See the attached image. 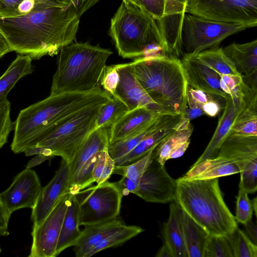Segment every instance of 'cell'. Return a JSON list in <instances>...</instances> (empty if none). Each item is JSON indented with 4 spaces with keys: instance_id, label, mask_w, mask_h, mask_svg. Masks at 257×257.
Segmentation results:
<instances>
[{
    "instance_id": "6da1fadb",
    "label": "cell",
    "mask_w": 257,
    "mask_h": 257,
    "mask_svg": "<svg viewBox=\"0 0 257 257\" xmlns=\"http://www.w3.org/2000/svg\"><path fill=\"white\" fill-rule=\"evenodd\" d=\"M79 18L72 3H42L26 15L1 18L0 30L13 51L38 60L75 40Z\"/></svg>"
},
{
    "instance_id": "7a4b0ae2",
    "label": "cell",
    "mask_w": 257,
    "mask_h": 257,
    "mask_svg": "<svg viewBox=\"0 0 257 257\" xmlns=\"http://www.w3.org/2000/svg\"><path fill=\"white\" fill-rule=\"evenodd\" d=\"M112 96L101 88L88 92L50 94L22 109L14 123L11 145L15 153H25L58 125L88 107L104 104Z\"/></svg>"
},
{
    "instance_id": "3957f363",
    "label": "cell",
    "mask_w": 257,
    "mask_h": 257,
    "mask_svg": "<svg viewBox=\"0 0 257 257\" xmlns=\"http://www.w3.org/2000/svg\"><path fill=\"white\" fill-rule=\"evenodd\" d=\"M132 64L136 79L158 106L184 115L188 84L179 58L160 54L138 58Z\"/></svg>"
},
{
    "instance_id": "277c9868",
    "label": "cell",
    "mask_w": 257,
    "mask_h": 257,
    "mask_svg": "<svg viewBox=\"0 0 257 257\" xmlns=\"http://www.w3.org/2000/svg\"><path fill=\"white\" fill-rule=\"evenodd\" d=\"M109 35L119 55L137 59L162 54L168 48L157 20L143 8L122 1L111 19Z\"/></svg>"
},
{
    "instance_id": "5b68a950",
    "label": "cell",
    "mask_w": 257,
    "mask_h": 257,
    "mask_svg": "<svg viewBox=\"0 0 257 257\" xmlns=\"http://www.w3.org/2000/svg\"><path fill=\"white\" fill-rule=\"evenodd\" d=\"M177 181L176 201L182 209L209 234L226 235L238 227L234 216L226 206L218 178Z\"/></svg>"
},
{
    "instance_id": "8992f818",
    "label": "cell",
    "mask_w": 257,
    "mask_h": 257,
    "mask_svg": "<svg viewBox=\"0 0 257 257\" xmlns=\"http://www.w3.org/2000/svg\"><path fill=\"white\" fill-rule=\"evenodd\" d=\"M110 49L88 42L72 43L59 52L50 94L88 92L101 88L100 79Z\"/></svg>"
},
{
    "instance_id": "52a82bcc",
    "label": "cell",
    "mask_w": 257,
    "mask_h": 257,
    "mask_svg": "<svg viewBox=\"0 0 257 257\" xmlns=\"http://www.w3.org/2000/svg\"><path fill=\"white\" fill-rule=\"evenodd\" d=\"M102 104L88 107L74 114L44 136L34 148L26 151L25 155L40 154L49 160L59 156L69 164L89 135L96 129Z\"/></svg>"
},
{
    "instance_id": "ba28073f",
    "label": "cell",
    "mask_w": 257,
    "mask_h": 257,
    "mask_svg": "<svg viewBox=\"0 0 257 257\" xmlns=\"http://www.w3.org/2000/svg\"><path fill=\"white\" fill-rule=\"evenodd\" d=\"M249 28L243 23L215 21L186 13L181 30L182 50L186 54L195 55L218 48L227 37Z\"/></svg>"
},
{
    "instance_id": "9c48e42d",
    "label": "cell",
    "mask_w": 257,
    "mask_h": 257,
    "mask_svg": "<svg viewBox=\"0 0 257 257\" xmlns=\"http://www.w3.org/2000/svg\"><path fill=\"white\" fill-rule=\"evenodd\" d=\"M79 202V222L87 225L116 218L123 195L114 182L106 181L75 194Z\"/></svg>"
},
{
    "instance_id": "30bf717a",
    "label": "cell",
    "mask_w": 257,
    "mask_h": 257,
    "mask_svg": "<svg viewBox=\"0 0 257 257\" xmlns=\"http://www.w3.org/2000/svg\"><path fill=\"white\" fill-rule=\"evenodd\" d=\"M185 13L251 28L257 25V0H188Z\"/></svg>"
},
{
    "instance_id": "8fae6325",
    "label": "cell",
    "mask_w": 257,
    "mask_h": 257,
    "mask_svg": "<svg viewBox=\"0 0 257 257\" xmlns=\"http://www.w3.org/2000/svg\"><path fill=\"white\" fill-rule=\"evenodd\" d=\"M70 193L63 195L39 225L33 227L30 257H55Z\"/></svg>"
},
{
    "instance_id": "7c38bea8",
    "label": "cell",
    "mask_w": 257,
    "mask_h": 257,
    "mask_svg": "<svg viewBox=\"0 0 257 257\" xmlns=\"http://www.w3.org/2000/svg\"><path fill=\"white\" fill-rule=\"evenodd\" d=\"M177 183L165 165L155 158L139 182L135 194L149 202L167 203L175 201Z\"/></svg>"
},
{
    "instance_id": "4fadbf2b",
    "label": "cell",
    "mask_w": 257,
    "mask_h": 257,
    "mask_svg": "<svg viewBox=\"0 0 257 257\" xmlns=\"http://www.w3.org/2000/svg\"><path fill=\"white\" fill-rule=\"evenodd\" d=\"M42 188L36 172L26 168L15 177L8 188L0 193V200L11 214L23 208L32 209L37 203Z\"/></svg>"
},
{
    "instance_id": "5bb4252c",
    "label": "cell",
    "mask_w": 257,
    "mask_h": 257,
    "mask_svg": "<svg viewBox=\"0 0 257 257\" xmlns=\"http://www.w3.org/2000/svg\"><path fill=\"white\" fill-rule=\"evenodd\" d=\"M224 100V110L214 133L205 150L194 164L216 157L220 146L230 134L231 127L239 114L247 106L257 104L256 100L246 95L244 97L228 95Z\"/></svg>"
},
{
    "instance_id": "9a60e30c",
    "label": "cell",
    "mask_w": 257,
    "mask_h": 257,
    "mask_svg": "<svg viewBox=\"0 0 257 257\" xmlns=\"http://www.w3.org/2000/svg\"><path fill=\"white\" fill-rule=\"evenodd\" d=\"M69 165L62 160L61 165L51 181L42 187L37 203L32 209L33 227L40 224L53 209L59 199L69 193Z\"/></svg>"
},
{
    "instance_id": "2e32d148",
    "label": "cell",
    "mask_w": 257,
    "mask_h": 257,
    "mask_svg": "<svg viewBox=\"0 0 257 257\" xmlns=\"http://www.w3.org/2000/svg\"><path fill=\"white\" fill-rule=\"evenodd\" d=\"M116 67L119 80L113 97L121 100L127 106L128 111L146 107L171 113L158 106L143 89L133 74L132 62L118 64Z\"/></svg>"
},
{
    "instance_id": "e0dca14e",
    "label": "cell",
    "mask_w": 257,
    "mask_h": 257,
    "mask_svg": "<svg viewBox=\"0 0 257 257\" xmlns=\"http://www.w3.org/2000/svg\"><path fill=\"white\" fill-rule=\"evenodd\" d=\"M217 156L232 161L240 173L257 169V136L230 133L220 146Z\"/></svg>"
},
{
    "instance_id": "ac0fdd59",
    "label": "cell",
    "mask_w": 257,
    "mask_h": 257,
    "mask_svg": "<svg viewBox=\"0 0 257 257\" xmlns=\"http://www.w3.org/2000/svg\"><path fill=\"white\" fill-rule=\"evenodd\" d=\"M181 60L188 84L211 96L224 99L228 95L220 85L221 75L197 59L195 56L184 54Z\"/></svg>"
},
{
    "instance_id": "d6986e66",
    "label": "cell",
    "mask_w": 257,
    "mask_h": 257,
    "mask_svg": "<svg viewBox=\"0 0 257 257\" xmlns=\"http://www.w3.org/2000/svg\"><path fill=\"white\" fill-rule=\"evenodd\" d=\"M188 0H165L164 16L158 23L166 43L168 54L179 58L182 54L181 30Z\"/></svg>"
},
{
    "instance_id": "ffe728a7",
    "label": "cell",
    "mask_w": 257,
    "mask_h": 257,
    "mask_svg": "<svg viewBox=\"0 0 257 257\" xmlns=\"http://www.w3.org/2000/svg\"><path fill=\"white\" fill-rule=\"evenodd\" d=\"M222 49L234 63L243 81L257 89V40L243 44L233 43Z\"/></svg>"
},
{
    "instance_id": "44dd1931",
    "label": "cell",
    "mask_w": 257,
    "mask_h": 257,
    "mask_svg": "<svg viewBox=\"0 0 257 257\" xmlns=\"http://www.w3.org/2000/svg\"><path fill=\"white\" fill-rule=\"evenodd\" d=\"M166 113H168L146 107L128 111L109 128L108 144L123 140L138 132L153 122L160 115Z\"/></svg>"
},
{
    "instance_id": "7402d4cb",
    "label": "cell",
    "mask_w": 257,
    "mask_h": 257,
    "mask_svg": "<svg viewBox=\"0 0 257 257\" xmlns=\"http://www.w3.org/2000/svg\"><path fill=\"white\" fill-rule=\"evenodd\" d=\"M183 115L163 114L153 122L131 136L120 141L108 144L107 151L114 162L132 150L143 139L154 132L178 123Z\"/></svg>"
},
{
    "instance_id": "603a6c76",
    "label": "cell",
    "mask_w": 257,
    "mask_h": 257,
    "mask_svg": "<svg viewBox=\"0 0 257 257\" xmlns=\"http://www.w3.org/2000/svg\"><path fill=\"white\" fill-rule=\"evenodd\" d=\"M125 224L117 217L101 222L84 226L80 237L74 246L77 257H85V254L102 239Z\"/></svg>"
},
{
    "instance_id": "cb8c5ba5",
    "label": "cell",
    "mask_w": 257,
    "mask_h": 257,
    "mask_svg": "<svg viewBox=\"0 0 257 257\" xmlns=\"http://www.w3.org/2000/svg\"><path fill=\"white\" fill-rule=\"evenodd\" d=\"M108 131V128L99 127L92 131L87 137L69 164V184L88 160L96 153L107 149L109 144Z\"/></svg>"
},
{
    "instance_id": "d4e9b609",
    "label": "cell",
    "mask_w": 257,
    "mask_h": 257,
    "mask_svg": "<svg viewBox=\"0 0 257 257\" xmlns=\"http://www.w3.org/2000/svg\"><path fill=\"white\" fill-rule=\"evenodd\" d=\"M239 173V168L232 161L217 156L194 164L183 177L193 179H209Z\"/></svg>"
},
{
    "instance_id": "484cf974",
    "label": "cell",
    "mask_w": 257,
    "mask_h": 257,
    "mask_svg": "<svg viewBox=\"0 0 257 257\" xmlns=\"http://www.w3.org/2000/svg\"><path fill=\"white\" fill-rule=\"evenodd\" d=\"M79 202L75 194H70L58 239L56 253L58 255L69 247L74 246L81 233L79 228Z\"/></svg>"
},
{
    "instance_id": "4316f807",
    "label": "cell",
    "mask_w": 257,
    "mask_h": 257,
    "mask_svg": "<svg viewBox=\"0 0 257 257\" xmlns=\"http://www.w3.org/2000/svg\"><path fill=\"white\" fill-rule=\"evenodd\" d=\"M182 208L176 201L170 205L169 217L164 226L165 242L173 257H188L181 225Z\"/></svg>"
},
{
    "instance_id": "83f0119b",
    "label": "cell",
    "mask_w": 257,
    "mask_h": 257,
    "mask_svg": "<svg viewBox=\"0 0 257 257\" xmlns=\"http://www.w3.org/2000/svg\"><path fill=\"white\" fill-rule=\"evenodd\" d=\"M181 225L188 257H204L208 233L183 210Z\"/></svg>"
},
{
    "instance_id": "f1b7e54d",
    "label": "cell",
    "mask_w": 257,
    "mask_h": 257,
    "mask_svg": "<svg viewBox=\"0 0 257 257\" xmlns=\"http://www.w3.org/2000/svg\"><path fill=\"white\" fill-rule=\"evenodd\" d=\"M32 60L28 55L18 54L0 77V102L8 99V93L19 80L33 72Z\"/></svg>"
},
{
    "instance_id": "f546056e",
    "label": "cell",
    "mask_w": 257,
    "mask_h": 257,
    "mask_svg": "<svg viewBox=\"0 0 257 257\" xmlns=\"http://www.w3.org/2000/svg\"><path fill=\"white\" fill-rule=\"evenodd\" d=\"M177 123L160 128L145 137L129 153L115 161V166L130 164L145 155L152 149H155L175 131L174 126Z\"/></svg>"
},
{
    "instance_id": "4dcf8cb0",
    "label": "cell",
    "mask_w": 257,
    "mask_h": 257,
    "mask_svg": "<svg viewBox=\"0 0 257 257\" xmlns=\"http://www.w3.org/2000/svg\"><path fill=\"white\" fill-rule=\"evenodd\" d=\"M193 55L220 75H242L237 71L234 63L225 54L222 48L204 50Z\"/></svg>"
},
{
    "instance_id": "1f68e13d",
    "label": "cell",
    "mask_w": 257,
    "mask_h": 257,
    "mask_svg": "<svg viewBox=\"0 0 257 257\" xmlns=\"http://www.w3.org/2000/svg\"><path fill=\"white\" fill-rule=\"evenodd\" d=\"M144 231L140 226L124 225L102 239L85 255L90 257L105 249L118 246Z\"/></svg>"
},
{
    "instance_id": "d6a6232c",
    "label": "cell",
    "mask_w": 257,
    "mask_h": 257,
    "mask_svg": "<svg viewBox=\"0 0 257 257\" xmlns=\"http://www.w3.org/2000/svg\"><path fill=\"white\" fill-rule=\"evenodd\" d=\"M128 111L127 106L121 100L112 96L111 99L101 105L96 121V128H109Z\"/></svg>"
},
{
    "instance_id": "836d02e7",
    "label": "cell",
    "mask_w": 257,
    "mask_h": 257,
    "mask_svg": "<svg viewBox=\"0 0 257 257\" xmlns=\"http://www.w3.org/2000/svg\"><path fill=\"white\" fill-rule=\"evenodd\" d=\"M193 127L191 125L188 128L175 131L172 134L162 141L154 150L156 159L162 165H165L169 160L171 151L181 144L190 139Z\"/></svg>"
},
{
    "instance_id": "e575fe53",
    "label": "cell",
    "mask_w": 257,
    "mask_h": 257,
    "mask_svg": "<svg viewBox=\"0 0 257 257\" xmlns=\"http://www.w3.org/2000/svg\"><path fill=\"white\" fill-rule=\"evenodd\" d=\"M42 3H53L68 5L71 3H62L51 0H0L2 18L15 17L26 15Z\"/></svg>"
},
{
    "instance_id": "d590c367",
    "label": "cell",
    "mask_w": 257,
    "mask_h": 257,
    "mask_svg": "<svg viewBox=\"0 0 257 257\" xmlns=\"http://www.w3.org/2000/svg\"><path fill=\"white\" fill-rule=\"evenodd\" d=\"M155 149H152L145 155L130 164L115 166L112 174H118L126 177L139 184L144 172L154 159Z\"/></svg>"
},
{
    "instance_id": "8d00e7d4",
    "label": "cell",
    "mask_w": 257,
    "mask_h": 257,
    "mask_svg": "<svg viewBox=\"0 0 257 257\" xmlns=\"http://www.w3.org/2000/svg\"><path fill=\"white\" fill-rule=\"evenodd\" d=\"M230 133L257 136V105L247 106L241 111L232 125Z\"/></svg>"
},
{
    "instance_id": "74e56055",
    "label": "cell",
    "mask_w": 257,
    "mask_h": 257,
    "mask_svg": "<svg viewBox=\"0 0 257 257\" xmlns=\"http://www.w3.org/2000/svg\"><path fill=\"white\" fill-rule=\"evenodd\" d=\"M234 257H256L257 246L249 237L238 227L226 235Z\"/></svg>"
},
{
    "instance_id": "f35d334b",
    "label": "cell",
    "mask_w": 257,
    "mask_h": 257,
    "mask_svg": "<svg viewBox=\"0 0 257 257\" xmlns=\"http://www.w3.org/2000/svg\"><path fill=\"white\" fill-rule=\"evenodd\" d=\"M204 257H234L226 235L209 234L206 239Z\"/></svg>"
},
{
    "instance_id": "ab89813d",
    "label": "cell",
    "mask_w": 257,
    "mask_h": 257,
    "mask_svg": "<svg viewBox=\"0 0 257 257\" xmlns=\"http://www.w3.org/2000/svg\"><path fill=\"white\" fill-rule=\"evenodd\" d=\"M114 166V160L109 156L107 149L100 151L92 170L94 182L100 185L107 181L112 174Z\"/></svg>"
},
{
    "instance_id": "60d3db41",
    "label": "cell",
    "mask_w": 257,
    "mask_h": 257,
    "mask_svg": "<svg viewBox=\"0 0 257 257\" xmlns=\"http://www.w3.org/2000/svg\"><path fill=\"white\" fill-rule=\"evenodd\" d=\"M11 103L9 100L0 102V148L7 143L14 123L11 118Z\"/></svg>"
},
{
    "instance_id": "b9f144b4",
    "label": "cell",
    "mask_w": 257,
    "mask_h": 257,
    "mask_svg": "<svg viewBox=\"0 0 257 257\" xmlns=\"http://www.w3.org/2000/svg\"><path fill=\"white\" fill-rule=\"evenodd\" d=\"M253 209L248 194L239 189L236 197V207L234 218L237 222L244 224L251 220Z\"/></svg>"
},
{
    "instance_id": "7bdbcfd3",
    "label": "cell",
    "mask_w": 257,
    "mask_h": 257,
    "mask_svg": "<svg viewBox=\"0 0 257 257\" xmlns=\"http://www.w3.org/2000/svg\"><path fill=\"white\" fill-rule=\"evenodd\" d=\"M119 80V76L117 70L116 64L106 66L103 72L100 85L103 90L113 96Z\"/></svg>"
},
{
    "instance_id": "ee69618b",
    "label": "cell",
    "mask_w": 257,
    "mask_h": 257,
    "mask_svg": "<svg viewBox=\"0 0 257 257\" xmlns=\"http://www.w3.org/2000/svg\"><path fill=\"white\" fill-rule=\"evenodd\" d=\"M143 8L159 23L164 16L165 0H122Z\"/></svg>"
},
{
    "instance_id": "f6af8a7d",
    "label": "cell",
    "mask_w": 257,
    "mask_h": 257,
    "mask_svg": "<svg viewBox=\"0 0 257 257\" xmlns=\"http://www.w3.org/2000/svg\"><path fill=\"white\" fill-rule=\"evenodd\" d=\"M114 183L122 192L123 196L130 193L135 194L138 185V183L124 176H122L119 181Z\"/></svg>"
},
{
    "instance_id": "bcb514c9",
    "label": "cell",
    "mask_w": 257,
    "mask_h": 257,
    "mask_svg": "<svg viewBox=\"0 0 257 257\" xmlns=\"http://www.w3.org/2000/svg\"><path fill=\"white\" fill-rule=\"evenodd\" d=\"M187 93L189 94L192 99L201 107L206 102L213 97L202 91L194 89L188 85Z\"/></svg>"
},
{
    "instance_id": "7dc6e473",
    "label": "cell",
    "mask_w": 257,
    "mask_h": 257,
    "mask_svg": "<svg viewBox=\"0 0 257 257\" xmlns=\"http://www.w3.org/2000/svg\"><path fill=\"white\" fill-rule=\"evenodd\" d=\"M11 215L0 200V232L4 236L9 234L8 223Z\"/></svg>"
},
{
    "instance_id": "c3c4849f",
    "label": "cell",
    "mask_w": 257,
    "mask_h": 257,
    "mask_svg": "<svg viewBox=\"0 0 257 257\" xmlns=\"http://www.w3.org/2000/svg\"><path fill=\"white\" fill-rule=\"evenodd\" d=\"M99 0H74L73 4L80 17L85 12L94 6Z\"/></svg>"
},
{
    "instance_id": "681fc988",
    "label": "cell",
    "mask_w": 257,
    "mask_h": 257,
    "mask_svg": "<svg viewBox=\"0 0 257 257\" xmlns=\"http://www.w3.org/2000/svg\"><path fill=\"white\" fill-rule=\"evenodd\" d=\"M202 109L204 114L210 116H215L219 113L220 106L212 97L203 105Z\"/></svg>"
},
{
    "instance_id": "f907efd6",
    "label": "cell",
    "mask_w": 257,
    "mask_h": 257,
    "mask_svg": "<svg viewBox=\"0 0 257 257\" xmlns=\"http://www.w3.org/2000/svg\"><path fill=\"white\" fill-rule=\"evenodd\" d=\"M246 232L249 237V239L255 244L257 245V226L256 224L251 220L243 224Z\"/></svg>"
},
{
    "instance_id": "816d5d0a",
    "label": "cell",
    "mask_w": 257,
    "mask_h": 257,
    "mask_svg": "<svg viewBox=\"0 0 257 257\" xmlns=\"http://www.w3.org/2000/svg\"><path fill=\"white\" fill-rule=\"evenodd\" d=\"M190 143V139L181 144L171 152L169 159H175L181 157L187 150Z\"/></svg>"
},
{
    "instance_id": "f5cc1de1",
    "label": "cell",
    "mask_w": 257,
    "mask_h": 257,
    "mask_svg": "<svg viewBox=\"0 0 257 257\" xmlns=\"http://www.w3.org/2000/svg\"><path fill=\"white\" fill-rule=\"evenodd\" d=\"M13 51L8 41L0 30V58L6 54Z\"/></svg>"
},
{
    "instance_id": "db71d44e",
    "label": "cell",
    "mask_w": 257,
    "mask_h": 257,
    "mask_svg": "<svg viewBox=\"0 0 257 257\" xmlns=\"http://www.w3.org/2000/svg\"><path fill=\"white\" fill-rule=\"evenodd\" d=\"M204 114L201 108H189L186 107L184 116L190 120L195 119Z\"/></svg>"
},
{
    "instance_id": "11a10c76",
    "label": "cell",
    "mask_w": 257,
    "mask_h": 257,
    "mask_svg": "<svg viewBox=\"0 0 257 257\" xmlns=\"http://www.w3.org/2000/svg\"><path fill=\"white\" fill-rule=\"evenodd\" d=\"M156 257H173L170 248L168 245L164 242L160 248L157 254Z\"/></svg>"
},
{
    "instance_id": "9f6ffc18",
    "label": "cell",
    "mask_w": 257,
    "mask_h": 257,
    "mask_svg": "<svg viewBox=\"0 0 257 257\" xmlns=\"http://www.w3.org/2000/svg\"><path fill=\"white\" fill-rule=\"evenodd\" d=\"M251 202L253 212H254L255 216H256V209H257V200H256V197L254 198Z\"/></svg>"
},
{
    "instance_id": "6f0895ef",
    "label": "cell",
    "mask_w": 257,
    "mask_h": 257,
    "mask_svg": "<svg viewBox=\"0 0 257 257\" xmlns=\"http://www.w3.org/2000/svg\"><path fill=\"white\" fill-rule=\"evenodd\" d=\"M51 1H57V2H62V3H71L69 0H51Z\"/></svg>"
},
{
    "instance_id": "680465c9",
    "label": "cell",
    "mask_w": 257,
    "mask_h": 257,
    "mask_svg": "<svg viewBox=\"0 0 257 257\" xmlns=\"http://www.w3.org/2000/svg\"><path fill=\"white\" fill-rule=\"evenodd\" d=\"M2 7L0 4V18H2Z\"/></svg>"
},
{
    "instance_id": "91938a15",
    "label": "cell",
    "mask_w": 257,
    "mask_h": 257,
    "mask_svg": "<svg viewBox=\"0 0 257 257\" xmlns=\"http://www.w3.org/2000/svg\"><path fill=\"white\" fill-rule=\"evenodd\" d=\"M72 4H73L74 0H69Z\"/></svg>"
},
{
    "instance_id": "94428289",
    "label": "cell",
    "mask_w": 257,
    "mask_h": 257,
    "mask_svg": "<svg viewBox=\"0 0 257 257\" xmlns=\"http://www.w3.org/2000/svg\"><path fill=\"white\" fill-rule=\"evenodd\" d=\"M0 236H3V234L0 232Z\"/></svg>"
},
{
    "instance_id": "6125c7cd",
    "label": "cell",
    "mask_w": 257,
    "mask_h": 257,
    "mask_svg": "<svg viewBox=\"0 0 257 257\" xmlns=\"http://www.w3.org/2000/svg\"><path fill=\"white\" fill-rule=\"evenodd\" d=\"M1 247H0V252H1Z\"/></svg>"
}]
</instances>
